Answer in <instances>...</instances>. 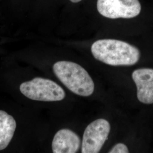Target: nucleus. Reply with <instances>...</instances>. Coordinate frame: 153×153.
<instances>
[{
  "label": "nucleus",
  "instance_id": "nucleus-1",
  "mask_svg": "<svg viewBox=\"0 0 153 153\" xmlns=\"http://www.w3.org/2000/svg\"><path fill=\"white\" fill-rule=\"evenodd\" d=\"M97 60L111 66H131L138 62L140 52L136 47L115 39H101L91 47Z\"/></svg>",
  "mask_w": 153,
  "mask_h": 153
},
{
  "label": "nucleus",
  "instance_id": "nucleus-2",
  "mask_svg": "<svg viewBox=\"0 0 153 153\" xmlns=\"http://www.w3.org/2000/svg\"><path fill=\"white\" fill-rule=\"evenodd\" d=\"M55 75L70 91L82 97H88L94 91V83L88 71L76 63L60 61L53 66Z\"/></svg>",
  "mask_w": 153,
  "mask_h": 153
},
{
  "label": "nucleus",
  "instance_id": "nucleus-3",
  "mask_svg": "<svg viewBox=\"0 0 153 153\" xmlns=\"http://www.w3.org/2000/svg\"><path fill=\"white\" fill-rule=\"evenodd\" d=\"M19 88L25 96L33 100L55 102L62 100L65 97L64 90L57 83L40 77L22 83Z\"/></svg>",
  "mask_w": 153,
  "mask_h": 153
},
{
  "label": "nucleus",
  "instance_id": "nucleus-4",
  "mask_svg": "<svg viewBox=\"0 0 153 153\" xmlns=\"http://www.w3.org/2000/svg\"><path fill=\"white\" fill-rule=\"evenodd\" d=\"M97 7L100 15L110 19L132 18L141 10L138 0H98Z\"/></svg>",
  "mask_w": 153,
  "mask_h": 153
},
{
  "label": "nucleus",
  "instance_id": "nucleus-5",
  "mask_svg": "<svg viewBox=\"0 0 153 153\" xmlns=\"http://www.w3.org/2000/svg\"><path fill=\"white\" fill-rule=\"evenodd\" d=\"M111 126L104 119H99L86 127L82 139V153H98L108 139Z\"/></svg>",
  "mask_w": 153,
  "mask_h": 153
},
{
  "label": "nucleus",
  "instance_id": "nucleus-6",
  "mask_svg": "<svg viewBox=\"0 0 153 153\" xmlns=\"http://www.w3.org/2000/svg\"><path fill=\"white\" fill-rule=\"evenodd\" d=\"M131 76L137 87L138 100L143 104H153V69H138L133 72Z\"/></svg>",
  "mask_w": 153,
  "mask_h": 153
},
{
  "label": "nucleus",
  "instance_id": "nucleus-7",
  "mask_svg": "<svg viewBox=\"0 0 153 153\" xmlns=\"http://www.w3.org/2000/svg\"><path fill=\"white\" fill-rule=\"evenodd\" d=\"M81 146V139L76 133L68 129L57 131L53 138L52 148L54 153H76Z\"/></svg>",
  "mask_w": 153,
  "mask_h": 153
},
{
  "label": "nucleus",
  "instance_id": "nucleus-8",
  "mask_svg": "<svg viewBox=\"0 0 153 153\" xmlns=\"http://www.w3.org/2000/svg\"><path fill=\"white\" fill-rule=\"evenodd\" d=\"M14 117L0 110V150L5 149L11 141L16 129Z\"/></svg>",
  "mask_w": 153,
  "mask_h": 153
},
{
  "label": "nucleus",
  "instance_id": "nucleus-9",
  "mask_svg": "<svg viewBox=\"0 0 153 153\" xmlns=\"http://www.w3.org/2000/svg\"><path fill=\"white\" fill-rule=\"evenodd\" d=\"M109 153H129V150L125 144L119 143L111 149Z\"/></svg>",
  "mask_w": 153,
  "mask_h": 153
},
{
  "label": "nucleus",
  "instance_id": "nucleus-10",
  "mask_svg": "<svg viewBox=\"0 0 153 153\" xmlns=\"http://www.w3.org/2000/svg\"><path fill=\"white\" fill-rule=\"evenodd\" d=\"M70 1L73 3H78V2H80V1H81L82 0H70Z\"/></svg>",
  "mask_w": 153,
  "mask_h": 153
}]
</instances>
